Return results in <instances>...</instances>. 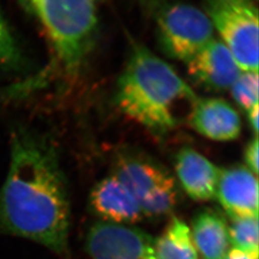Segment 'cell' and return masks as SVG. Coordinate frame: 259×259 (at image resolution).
<instances>
[{"label": "cell", "mask_w": 259, "mask_h": 259, "mask_svg": "<svg viewBox=\"0 0 259 259\" xmlns=\"http://www.w3.org/2000/svg\"><path fill=\"white\" fill-rule=\"evenodd\" d=\"M10 152L9 171L0 188V234L34 241L64 254L70 202L55 146L42 135L16 126Z\"/></svg>", "instance_id": "cell-1"}, {"label": "cell", "mask_w": 259, "mask_h": 259, "mask_svg": "<svg viewBox=\"0 0 259 259\" xmlns=\"http://www.w3.org/2000/svg\"><path fill=\"white\" fill-rule=\"evenodd\" d=\"M198 99L193 90L166 62L140 45L132 47L117 82L115 102L125 115L157 134L188 116Z\"/></svg>", "instance_id": "cell-2"}, {"label": "cell", "mask_w": 259, "mask_h": 259, "mask_svg": "<svg viewBox=\"0 0 259 259\" xmlns=\"http://www.w3.org/2000/svg\"><path fill=\"white\" fill-rule=\"evenodd\" d=\"M36 18L61 65L76 72L93 47L97 30L95 0H20Z\"/></svg>", "instance_id": "cell-3"}, {"label": "cell", "mask_w": 259, "mask_h": 259, "mask_svg": "<svg viewBox=\"0 0 259 259\" xmlns=\"http://www.w3.org/2000/svg\"><path fill=\"white\" fill-rule=\"evenodd\" d=\"M214 31L242 71H258V10L255 0H205Z\"/></svg>", "instance_id": "cell-4"}, {"label": "cell", "mask_w": 259, "mask_h": 259, "mask_svg": "<svg viewBox=\"0 0 259 259\" xmlns=\"http://www.w3.org/2000/svg\"><path fill=\"white\" fill-rule=\"evenodd\" d=\"M113 175L129 190L145 216L166 215L178 204L175 178L149 157L122 155L116 160Z\"/></svg>", "instance_id": "cell-5"}, {"label": "cell", "mask_w": 259, "mask_h": 259, "mask_svg": "<svg viewBox=\"0 0 259 259\" xmlns=\"http://www.w3.org/2000/svg\"><path fill=\"white\" fill-rule=\"evenodd\" d=\"M213 33L205 12L191 4H171L157 15V41L161 51L185 64L214 38Z\"/></svg>", "instance_id": "cell-6"}, {"label": "cell", "mask_w": 259, "mask_h": 259, "mask_svg": "<svg viewBox=\"0 0 259 259\" xmlns=\"http://www.w3.org/2000/svg\"><path fill=\"white\" fill-rule=\"evenodd\" d=\"M87 250L93 259H157L154 238L127 225L98 222L87 236Z\"/></svg>", "instance_id": "cell-7"}, {"label": "cell", "mask_w": 259, "mask_h": 259, "mask_svg": "<svg viewBox=\"0 0 259 259\" xmlns=\"http://www.w3.org/2000/svg\"><path fill=\"white\" fill-rule=\"evenodd\" d=\"M192 81L209 92L231 89L241 73L236 60L220 39L212 38L186 63Z\"/></svg>", "instance_id": "cell-8"}, {"label": "cell", "mask_w": 259, "mask_h": 259, "mask_svg": "<svg viewBox=\"0 0 259 259\" xmlns=\"http://www.w3.org/2000/svg\"><path fill=\"white\" fill-rule=\"evenodd\" d=\"M215 196L232 219L258 217L257 177L246 166L220 170Z\"/></svg>", "instance_id": "cell-9"}, {"label": "cell", "mask_w": 259, "mask_h": 259, "mask_svg": "<svg viewBox=\"0 0 259 259\" xmlns=\"http://www.w3.org/2000/svg\"><path fill=\"white\" fill-rule=\"evenodd\" d=\"M191 127L206 139L231 141L238 139L241 119L230 103L221 98H198L187 116Z\"/></svg>", "instance_id": "cell-10"}, {"label": "cell", "mask_w": 259, "mask_h": 259, "mask_svg": "<svg viewBox=\"0 0 259 259\" xmlns=\"http://www.w3.org/2000/svg\"><path fill=\"white\" fill-rule=\"evenodd\" d=\"M90 204L103 222L136 224L145 216L133 195L114 175L103 179L93 187Z\"/></svg>", "instance_id": "cell-11"}, {"label": "cell", "mask_w": 259, "mask_h": 259, "mask_svg": "<svg viewBox=\"0 0 259 259\" xmlns=\"http://www.w3.org/2000/svg\"><path fill=\"white\" fill-rule=\"evenodd\" d=\"M175 170L183 189L193 200L208 201L215 196L220 169L194 149L179 151Z\"/></svg>", "instance_id": "cell-12"}, {"label": "cell", "mask_w": 259, "mask_h": 259, "mask_svg": "<svg viewBox=\"0 0 259 259\" xmlns=\"http://www.w3.org/2000/svg\"><path fill=\"white\" fill-rule=\"evenodd\" d=\"M191 237L203 259H223L229 250L228 222L221 213L210 208L195 215Z\"/></svg>", "instance_id": "cell-13"}, {"label": "cell", "mask_w": 259, "mask_h": 259, "mask_svg": "<svg viewBox=\"0 0 259 259\" xmlns=\"http://www.w3.org/2000/svg\"><path fill=\"white\" fill-rule=\"evenodd\" d=\"M155 250L157 259H199L190 229L177 217L155 240Z\"/></svg>", "instance_id": "cell-14"}, {"label": "cell", "mask_w": 259, "mask_h": 259, "mask_svg": "<svg viewBox=\"0 0 259 259\" xmlns=\"http://www.w3.org/2000/svg\"><path fill=\"white\" fill-rule=\"evenodd\" d=\"M228 228L230 243L235 249L258 256V217L234 218Z\"/></svg>", "instance_id": "cell-15"}, {"label": "cell", "mask_w": 259, "mask_h": 259, "mask_svg": "<svg viewBox=\"0 0 259 259\" xmlns=\"http://www.w3.org/2000/svg\"><path fill=\"white\" fill-rule=\"evenodd\" d=\"M22 65L23 56L0 10V71L19 70Z\"/></svg>", "instance_id": "cell-16"}, {"label": "cell", "mask_w": 259, "mask_h": 259, "mask_svg": "<svg viewBox=\"0 0 259 259\" xmlns=\"http://www.w3.org/2000/svg\"><path fill=\"white\" fill-rule=\"evenodd\" d=\"M258 71H241L231 87L234 101L248 111L258 106Z\"/></svg>", "instance_id": "cell-17"}, {"label": "cell", "mask_w": 259, "mask_h": 259, "mask_svg": "<svg viewBox=\"0 0 259 259\" xmlns=\"http://www.w3.org/2000/svg\"><path fill=\"white\" fill-rule=\"evenodd\" d=\"M258 138L255 136L250 140L245 149V162L247 163V168L252 172L255 176L258 173Z\"/></svg>", "instance_id": "cell-18"}, {"label": "cell", "mask_w": 259, "mask_h": 259, "mask_svg": "<svg viewBox=\"0 0 259 259\" xmlns=\"http://www.w3.org/2000/svg\"><path fill=\"white\" fill-rule=\"evenodd\" d=\"M223 259H258V256L252 255L246 251L238 250L233 248L232 250H228L225 257Z\"/></svg>", "instance_id": "cell-19"}, {"label": "cell", "mask_w": 259, "mask_h": 259, "mask_svg": "<svg viewBox=\"0 0 259 259\" xmlns=\"http://www.w3.org/2000/svg\"><path fill=\"white\" fill-rule=\"evenodd\" d=\"M258 106L253 107L252 109H250V110L247 111L249 124H250L251 130H252V132L254 133L255 136H257V133H258Z\"/></svg>", "instance_id": "cell-20"}]
</instances>
